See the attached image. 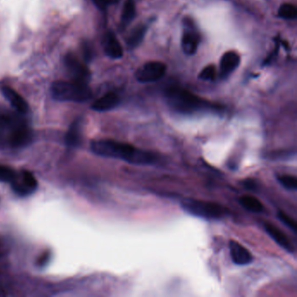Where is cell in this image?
<instances>
[{
	"label": "cell",
	"mask_w": 297,
	"mask_h": 297,
	"mask_svg": "<svg viewBox=\"0 0 297 297\" xmlns=\"http://www.w3.org/2000/svg\"><path fill=\"white\" fill-rule=\"evenodd\" d=\"M91 148L94 154L103 157L120 159L134 165H149L158 160L157 155L151 152L116 140H93L91 143Z\"/></svg>",
	"instance_id": "obj_1"
},
{
	"label": "cell",
	"mask_w": 297,
	"mask_h": 297,
	"mask_svg": "<svg viewBox=\"0 0 297 297\" xmlns=\"http://www.w3.org/2000/svg\"><path fill=\"white\" fill-rule=\"evenodd\" d=\"M166 101L175 111L183 114L199 112L220 111L221 107L196 96L194 93L180 88H171L166 92Z\"/></svg>",
	"instance_id": "obj_2"
},
{
	"label": "cell",
	"mask_w": 297,
	"mask_h": 297,
	"mask_svg": "<svg viewBox=\"0 0 297 297\" xmlns=\"http://www.w3.org/2000/svg\"><path fill=\"white\" fill-rule=\"evenodd\" d=\"M51 92L53 98L60 101L84 102L92 97V91L88 84L73 80L54 82L51 88Z\"/></svg>",
	"instance_id": "obj_3"
},
{
	"label": "cell",
	"mask_w": 297,
	"mask_h": 297,
	"mask_svg": "<svg viewBox=\"0 0 297 297\" xmlns=\"http://www.w3.org/2000/svg\"><path fill=\"white\" fill-rule=\"evenodd\" d=\"M181 207L191 216L205 220H220L227 214V210L222 205L195 199H185L181 201Z\"/></svg>",
	"instance_id": "obj_4"
},
{
	"label": "cell",
	"mask_w": 297,
	"mask_h": 297,
	"mask_svg": "<svg viewBox=\"0 0 297 297\" xmlns=\"http://www.w3.org/2000/svg\"><path fill=\"white\" fill-rule=\"evenodd\" d=\"M166 72L163 62L150 61L143 65L136 71L135 78L140 83H150L161 79Z\"/></svg>",
	"instance_id": "obj_5"
},
{
	"label": "cell",
	"mask_w": 297,
	"mask_h": 297,
	"mask_svg": "<svg viewBox=\"0 0 297 297\" xmlns=\"http://www.w3.org/2000/svg\"><path fill=\"white\" fill-rule=\"evenodd\" d=\"M65 66L71 78L73 79V81L88 84L91 77L90 71L73 53H69L66 56Z\"/></svg>",
	"instance_id": "obj_6"
},
{
	"label": "cell",
	"mask_w": 297,
	"mask_h": 297,
	"mask_svg": "<svg viewBox=\"0 0 297 297\" xmlns=\"http://www.w3.org/2000/svg\"><path fill=\"white\" fill-rule=\"evenodd\" d=\"M12 188L18 195L25 196L30 195L35 191L37 188V181L32 173L24 171L18 177L16 176L14 181L12 182Z\"/></svg>",
	"instance_id": "obj_7"
},
{
	"label": "cell",
	"mask_w": 297,
	"mask_h": 297,
	"mask_svg": "<svg viewBox=\"0 0 297 297\" xmlns=\"http://www.w3.org/2000/svg\"><path fill=\"white\" fill-rule=\"evenodd\" d=\"M231 259L236 265H248L253 261V257L247 248L236 241L229 242Z\"/></svg>",
	"instance_id": "obj_8"
},
{
	"label": "cell",
	"mask_w": 297,
	"mask_h": 297,
	"mask_svg": "<svg viewBox=\"0 0 297 297\" xmlns=\"http://www.w3.org/2000/svg\"><path fill=\"white\" fill-rule=\"evenodd\" d=\"M241 57L235 51H228L222 55L220 61V75L226 78L239 67Z\"/></svg>",
	"instance_id": "obj_9"
},
{
	"label": "cell",
	"mask_w": 297,
	"mask_h": 297,
	"mask_svg": "<svg viewBox=\"0 0 297 297\" xmlns=\"http://www.w3.org/2000/svg\"><path fill=\"white\" fill-rule=\"evenodd\" d=\"M200 44V35L196 30L186 28L184 31L183 36L181 38V47L186 55H194L198 50Z\"/></svg>",
	"instance_id": "obj_10"
},
{
	"label": "cell",
	"mask_w": 297,
	"mask_h": 297,
	"mask_svg": "<svg viewBox=\"0 0 297 297\" xmlns=\"http://www.w3.org/2000/svg\"><path fill=\"white\" fill-rule=\"evenodd\" d=\"M264 228L266 232L268 234V236H270L271 238L274 240L281 248L285 249L288 253H294V249L293 245L283 231L280 230L278 227L268 222L264 223Z\"/></svg>",
	"instance_id": "obj_11"
},
{
	"label": "cell",
	"mask_w": 297,
	"mask_h": 297,
	"mask_svg": "<svg viewBox=\"0 0 297 297\" xmlns=\"http://www.w3.org/2000/svg\"><path fill=\"white\" fill-rule=\"evenodd\" d=\"M103 47L105 54L112 58H120L123 56V49L120 41L114 32H108L104 37Z\"/></svg>",
	"instance_id": "obj_12"
},
{
	"label": "cell",
	"mask_w": 297,
	"mask_h": 297,
	"mask_svg": "<svg viewBox=\"0 0 297 297\" xmlns=\"http://www.w3.org/2000/svg\"><path fill=\"white\" fill-rule=\"evenodd\" d=\"M120 103V98L116 93H108L104 96L100 97L99 99L95 100L92 105L94 111L105 112L112 110L113 108H116Z\"/></svg>",
	"instance_id": "obj_13"
},
{
	"label": "cell",
	"mask_w": 297,
	"mask_h": 297,
	"mask_svg": "<svg viewBox=\"0 0 297 297\" xmlns=\"http://www.w3.org/2000/svg\"><path fill=\"white\" fill-rule=\"evenodd\" d=\"M4 96L11 103V105L21 114H26L28 111V105L27 101L21 97L16 91L8 87L2 88Z\"/></svg>",
	"instance_id": "obj_14"
},
{
	"label": "cell",
	"mask_w": 297,
	"mask_h": 297,
	"mask_svg": "<svg viewBox=\"0 0 297 297\" xmlns=\"http://www.w3.org/2000/svg\"><path fill=\"white\" fill-rule=\"evenodd\" d=\"M146 30L147 28L145 25H139L132 30L126 38V46L129 49L136 48L142 42L144 37L146 35Z\"/></svg>",
	"instance_id": "obj_15"
},
{
	"label": "cell",
	"mask_w": 297,
	"mask_h": 297,
	"mask_svg": "<svg viewBox=\"0 0 297 297\" xmlns=\"http://www.w3.org/2000/svg\"><path fill=\"white\" fill-rule=\"evenodd\" d=\"M240 204L244 207L245 209L248 210L251 213H262L263 211V205L258 199L251 196V195H243L241 196L239 200Z\"/></svg>",
	"instance_id": "obj_16"
},
{
	"label": "cell",
	"mask_w": 297,
	"mask_h": 297,
	"mask_svg": "<svg viewBox=\"0 0 297 297\" xmlns=\"http://www.w3.org/2000/svg\"><path fill=\"white\" fill-rule=\"evenodd\" d=\"M80 121L76 120L73 122V125H71L70 130L67 134L66 141L68 146L71 147H76L79 145L80 143Z\"/></svg>",
	"instance_id": "obj_17"
},
{
	"label": "cell",
	"mask_w": 297,
	"mask_h": 297,
	"mask_svg": "<svg viewBox=\"0 0 297 297\" xmlns=\"http://www.w3.org/2000/svg\"><path fill=\"white\" fill-rule=\"evenodd\" d=\"M135 15H136V7L134 0H125L121 14V24L123 26H128L135 18Z\"/></svg>",
	"instance_id": "obj_18"
},
{
	"label": "cell",
	"mask_w": 297,
	"mask_h": 297,
	"mask_svg": "<svg viewBox=\"0 0 297 297\" xmlns=\"http://www.w3.org/2000/svg\"><path fill=\"white\" fill-rule=\"evenodd\" d=\"M278 17L286 20H294L297 18V9L292 4H283L278 10Z\"/></svg>",
	"instance_id": "obj_19"
},
{
	"label": "cell",
	"mask_w": 297,
	"mask_h": 297,
	"mask_svg": "<svg viewBox=\"0 0 297 297\" xmlns=\"http://www.w3.org/2000/svg\"><path fill=\"white\" fill-rule=\"evenodd\" d=\"M277 181H279L280 184L285 187L288 190H296L297 188V180L296 178L292 175H277Z\"/></svg>",
	"instance_id": "obj_20"
},
{
	"label": "cell",
	"mask_w": 297,
	"mask_h": 297,
	"mask_svg": "<svg viewBox=\"0 0 297 297\" xmlns=\"http://www.w3.org/2000/svg\"><path fill=\"white\" fill-rule=\"evenodd\" d=\"M17 175L14 170L10 168L8 166H1L0 165V181L3 182H11L14 181Z\"/></svg>",
	"instance_id": "obj_21"
},
{
	"label": "cell",
	"mask_w": 297,
	"mask_h": 297,
	"mask_svg": "<svg viewBox=\"0 0 297 297\" xmlns=\"http://www.w3.org/2000/svg\"><path fill=\"white\" fill-rule=\"evenodd\" d=\"M216 68L214 65H209L204 67L199 74V79L202 80H214L216 79Z\"/></svg>",
	"instance_id": "obj_22"
},
{
	"label": "cell",
	"mask_w": 297,
	"mask_h": 297,
	"mask_svg": "<svg viewBox=\"0 0 297 297\" xmlns=\"http://www.w3.org/2000/svg\"><path fill=\"white\" fill-rule=\"evenodd\" d=\"M277 217H278L281 222H283V224L286 225L287 227H289L294 232H296V224H295V222L287 214L284 213L283 211H278Z\"/></svg>",
	"instance_id": "obj_23"
},
{
	"label": "cell",
	"mask_w": 297,
	"mask_h": 297,
	"mask_svg": "<svg viewBox=\"0 0 297 297\" xmlns=\"http://www.w3.org/2000/svg\"><path fill=\"white\" fill-rule=\"evenodd\" d=\"M93 3L96 5L99 9L105 10L108 6L117 3L118 0H93Z\"/></svg>",
	"instance_id": "obj_24"
},
{
	"label": "cell",
	"mask_w": 297,
	"mask_h": 297,
	"mask_svg": "<svg viewBox=\"0 0 297 297\" xmlns=\"http://www.w3.org/2000/svg\"><path fill=\"white\" fill-rule=\"evenodd\" d=\"M242 185L244 186L246 189L249 190V191H254L257 189V185L256 181L251 179H247L244 181H242Z\"/></svg>",
	"instance_id": "obj_25"
},
{
	"label": "cell",
	"mask_w": 297,
	"mask_h": 297,
	"mask_svg": "<svg viewBox=\"0 0 297 297\" xmlns=\"http://www.w3.org/2000/svg\"><path fill=\"white\" fill-rule=\"evenodd\" d=\"M48 258H49V253L44 254L43 257H41L40 260L38 261V265L40 266V267H44L47 264V262H48Z\"/></svg>",
	"instance_id": "obj_26"
}]
</instances>
